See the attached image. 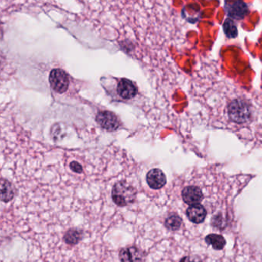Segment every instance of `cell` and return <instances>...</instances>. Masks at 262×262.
Segmentation results:
<instances>
[{"instance_id":"3957f363","label":"cell","mask_w":262,"mask_h":262,"mask_svg":"<svg viewBox=\"0 0 262 262\" xmlns=\"http://www.w3.org/2000/svg\"><path fill=\"white\" fill-rule=\"evenodd\" d=\"M225 10L230 18L241 20L249 13L248 6L243 0H226Z\"/></svg>"},{"instance_id":"8992f818","label":"cell","mask_w":262,"mask_h":262,"mask_svg":"<svg viewBox=\"0 0 262 262\" xmlns=\"http://www.w3.org/2000/svg\"><path fill=\"white\" fill-rule=\"evenodd\" d=\"M146 180L148 186L153 189H162L167 183L165 174L162 170L157 168L150 170L147 173Z\"/></svg>"},{"instance_id":"8fae6325","label":"cell","mask_w":262,"mask_h":262,"mask_svg":"<svg viewBox=\"0 0 262 262\" xmlns=\"http://www.w3.org/2000/svg\"><path fill=\"white\" fill-rule=\"evenodd\" d=\"M83 233L76 228H70L64 234V241L66 244L75 245L82 239Z\"/></svg>"},{"instance_id":"5b68a950","label":"cell","mask_w":262,"mask_h":262,"mask_svg":"<svg viewBox=\"0 0 262 262\" xmlns=\"http://www.w3.org/2000/svg\"><path fill=\"white\" fill-rule=\"evenodd\" d=\"M120 262H145L146 253L136 246L122 248L119 252Z\"/></svg>"},{"instance_id":"30bf717a","label":"cell","mask_w":262,"mask_h":262,"mask_svg":"<svg viewBox=\"0 0 262 262\" xmlns=\"http://www.w3.org/2000/svg\"><path fill=\"white\" fill-rule=\"evenodd\" d=\"M208 245H212L215 250H222L226 245V241L223 236L217 234H209L205 239Z\"/></svg>"},{"instance_id":"7c38bea8","label":"cell","mask_w":262,"mask_h":262,"mask_svg":"<svg viewBox=\"0 0 262 262\" xmlns=\"http://www.w3.org/2000/svg\"><path fill=\"white\" fill-rule=\"evenodd\" d=\"M183 219L177 214H171L166 218L164 225L170 231H177L181 228Z\"/></svg>"},{"instance_id":"ba28073f","label":"cell","mask_w":262,"mask_h":262,"mask_svg":"<svg viewBox=\"0 0 262 262\" xmlns=\"http://www.w3.org/2000/svg\"><path fill=\"white\" fill-rule=\"evenodd\" d=\"M186 216L192 223L201 224L207 216V210L201 203L189 206L186 209Z\"/></svg>"},{"instance_id":"52a82bcc","label":"cell","mask_w":262,"mask_h":262,"mask_svg":"<svg viewBox=\"0 0 262 262\" xmlns=\"http://www.w3.org/2000/svg\"><path fill=\"white\" fill-rule=\"evenodd\" d=\"M117 93L121 99L129 100L136 96L138 89L136 85L130 80L122 78L117 84Z\"/></svg>"},{"instance_id":"9c48e42d","label":"cell","mask_w":262,"mask_h":262,"mask_svg":"<svg viewBox=\"0 0 262 262\" xmlns=\"http://www.w3.org/2000/svg\"><path fill=\"white\" fill-rule=\"evenodd\" d=\"M14 197L11 183L7 180H0V200L5 203L11 201Z\"/></svg>"},{"instance_id":"4fadbf2b","label":"cell","mask_w":262,"mask_h":262,"mask_svg":"<svg viewBox=\"0 0 262 262\" xmlns=\"http://www.w3.org/2000/svg\"><path fill=\"white\" fill-rule=\"evenodd\" d=\"M224 32L228 38H236L238 36L237 27L232 19H227L223 24Z\"/></svg>"},{"instance_id":"9a60e30c","label":"cell","mask_w":262,"mask_h":262,"mask_svg":"<svg viewBox=\"0 0 262 262\" xmlns=\"http://www.w3.org/2000/svg\"><path fill=\"white\" fill-rule=\"evenodd\" d=\"M180 262H203L197 256H186L180 260Z\"/></svg>"},{"instance_id":"7a4b0ae2","label":"cell","mask_w":262,"mask_h":262,"mask_svg":"<svg viewBox=\"0 0 262 262\" xmlns=\"http://www.w3.org/2000/svg\"><path fill=\"white\" fill-rule=\"evenodd\" d=\"M49 82H50L51 87L55 92L63 94L69 88V75L62 69H53L49 76Z\"/></svg>"},{"instance_id":"5bb4252c","label":"cell","mask_w":262,"mask_h":262,"mask_svg":"<svg viewBox=\"0 0 262 262\" xmlns=\"http://www.w3.org/2000/svg\"><path fill=\"white\" fill-rule=\"evenodd\" d=\"M212 225L218 228H222L225 227V219L222 213H218L214 215L212 218Z\"/></svg>"},{"instance_id":"6da1fadb","label":"cell","mask_w":262,"mask_h":262,"mask_svg":"<svg viewBox=\"0 0 262 262\" xmlns=\"http://www.w3.org/2000/svg\"><path fill=\"white\" fill-rule=\"evenodd\" d=\"M138 191L135 186L126 181H120L113 186L111 197L113 201L120 207H125L136 200Z\"/></svg>"},{"instance_id":"277c9868","label":"cell","mask_w":262,"mask_h":262,"mask_svg":"<svg viewBox=\"0 0 262 262\" xmlns=\"http://www.w3.org/2000/svg\"><path fill=\"white\" fill-rule=\"evenodd\" d=\"M96 121L97 122L101 127L108 131H115L120 126V120L118 117L111 111H101L96 117Z\"/></svg>"}]
</instances>
